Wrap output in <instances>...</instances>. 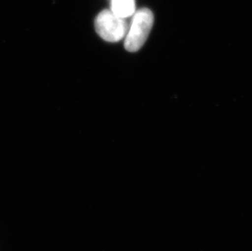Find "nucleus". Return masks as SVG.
<instances>
[{
    "label": "nucleus",
    "instance_id": "f03ea898",
    "mask_svg": "<svg viewBox=\"0 0 252 251\" xmlns=\"http://www.w3.org/2000/svg\"><path fill=\"white\" fill-rule=\"evenodd\" d=\"M95 29L98 35L104 40L116 43L125 38L128 26L124 18L117 17L111 10H103L95 20Z\"/></svg>",
    "mask_w": 252,
    "mask_h": 251
},
{
    "label": "nucleus",
    "instance_id": "7ed1b4c3",
    "mask_svg": "<svg viewBox=\"0 0 252 251\" xmlns=\"http://www.w3.org/2000/svg\"><path fill=\"white\" fill-rule=\"evenodd\" d=\"M110 10L117 17L126 19L136 12L135 0H111Z\"/></svg>",
    "mask_w": 252,
    "mask_h": 251
},
{
    "label": "nucleus",
    "instance_id": "f257e3e1",
    "mask_svg": "<svg viewBox=\"0 0 252 251\" xmlns=\"http://www.w3.org/2000/svg\"><path fill=\"white\" fill-rule=\"evenodd\" d=\"M153 24V12L148 8L138 10L134 15L131 26L125 37V49L130 52L140 50L147 40Z\"/></svg>",
    "mask_w": 252,
    "mask_h": 251
}]
</instances>
